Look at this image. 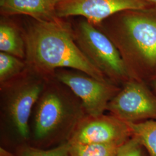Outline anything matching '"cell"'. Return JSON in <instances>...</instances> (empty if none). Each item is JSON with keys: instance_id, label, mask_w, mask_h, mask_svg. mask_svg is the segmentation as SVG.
Masks as SVG:
<instances>
[{"instance_id": "obj_8", "label": "cell", "mask_w": 156, "mask_h": 156, "mask_svg": "<svg viewBox=\"0 0 156 156\" xmlns=\"http://www.w3.org/2000/svg\"><path fill=\"white\" fill-rule=\"evenodd\" d=\"M146 0H63L57 6L56 16L62 19L81 16L95 26L122 12L145 10Z\"/></svg>"}, {"instance_id": "obj_17", "label": "cell", "mask_w": 156, "mask_h": 156, "mask_svg": "<svg viewBox=\"0 0 156 156\" xmlns=\"http://www.w3.org/2000/svg\"><path fill=\"white\" fill-rule=\"evenodd\" d=\"M146 1H147L148 2H153V3H154L156 4V0H146Z\"/></svg>"}, {"instance_id": "obj_9", "label": "cell", "mask_w": 156, "mask_h": 156, "mask_svg": "<svg viewBox=\"0 0 156 156\" xmlns=\"http://www.w3.org/2000/svg\"><path fill=\"white\" fill-rule=\"evenodd\" d=\"M132 135L127 123L113 116H86L68 142L71 144H114L122 145Z\"/></svg>"}, {"instance_id": "obj_12", "label": "cell", "mask_w": 156, "mask_h": 156, "mask_svg": "<svg viewBox=\"0 0 156 156\" xmlns=\"http://www.w3.org/2000/svg\"><path fill=\"white\" fill-rule=\"evenodd\" d=\"M133 136L149 151L150 156H156V121L127 123Z\"/></svg>"}, {"instance_id": "obj_7", "label": "cell", "mask_w": 156, "mask_h": 156, "mask_svg": "<svg viewBox=\"0 0 156 156\" xmlns=\"http://www.w3.org/2000/svg\"><path fill=\"white\" fill-rule=\"evenodd\" d=\"M107 110L126 123L156 119V97L142 84L129 80L109 102Z\"/></svg>"}, {"instance_id": "obj_13", "label": "cell", "mask_w": 156, "mask_h": 156, "mask_svg": "<svg viewBox=\"0 0 156 156\" xmlns=\"http://www.w3.org/2000/svg\"><path fill=\"white\" fill-rule=\"evenodd\" d=\"M27 69L26 62L4 52L0 53V83H6L21 75Z\"/></svg>"}, {"instance_id": "obj_16", "label": "cell", "mask_w": 156, "mask_h": 156, "mask_svg": "<svg viewBox=\"0 0 156 156\" xmlns=\"http://www.w3.org/2000/svg\"><path fill=\"white\" fill-rule=\"evenodd\" d=\"M141 145L140 141L133 136L119 146L115 156H142Z\"/></svg>"}, {"instance_id": "obj_19", "label": "cell", "mask_w": 156, "mask_h": 156, "mask_svg": "<svg viewBox=\"0 0 156 156\" xmlns=\"http://www.w3.org/2000/svg\"><path fill=\"white\" fill-rule=\"evenodd\" d=\"M60 1V2H61V1H63V0H59Z\"/></svg>"}, {"instance_id": "obj_4", "label": "cell", "mask_w": 156, "mask_h": 156, "mask_svg": "<svg viewBox=\"0 0 156 156\" xmlns=\"http://www.w3.org/2000/svg\"><path fill=\"white\" fill-rule=\"evenodd\" d=\"M75 42L94 66L111 82H126L131 77L116 46L106 34L86 19L73 30Z\"/></svg>"}, {"instance_id": "obj_15", "label": "cell", "mask_w": 156, "mask_h": 156, "mask_svg": "<svg viewBox=\"0 0 156 156\" xmlns=\"http://www.w3.org/2000/svg\"><path fill=\"white\" fill-rule=\"evenodd\" d=\"M70 144L67 141L56 147L48 150L27 147L22 150L20 156H70Z\"/></svg>"}, {"instance_id": "obj_5", "label": "cell", "mask_w": 156, "mask_h": 156, "mask_svg": "<svg viewBox=\"0 0 156 156\" xmlns=\"http://www.w3.org/2000/svg\"><path fill=\"white\" fill-rule=\"evenodd\" d=\"M46 81L27 67L21 75L1 85L4 111L12 128L23 139L30 136V116Z\"/></svg>"}, {"instance_id": "obj_11", "label": "cell", "mask_w": 156, "mask_h": 156, "mask_svg": "<svg viewBox=\"0 0 156 156\" xmlns=\"http://www.w3.org/2000/svg\"><path fill=\"white\" fill-rule=\"evenodd\" d=\"M0 50L20 59L26 58L24 37L18 28L11 23L1 22Z\"/></svg>"}, {"instance_id": "obj_6", "label": "cell", "mask_w": 156, "mask_h": 156, "mask_svg": "<svg viewBox=\"0 0 156 156\" xmlns=\"http://www.w3.org/2000/svg\"><path fill=\"white\" fill-rule=\"evenodd\" d=\"M54 78L66 85L81 101L87 116H99L120 90L111 82L99 80L84 73L60 69Z\"/></svg>"}, {"instance_id": "obj_10", "label": "cell", "mask_w": 156, "mask_h": 156, "mask_svg": "<svg viewBox=\"0 0 156 156\" xmlns=\"http://www.w3.org/2000/svg\"><path fill=\"white\" fill-rule=\"evenodd\" d=\"M59 0H0L1 13L5 15H24L38 21L58 19L56 8Z\"/></svg>"}, {"instance_id": "obj_2", "label": "cell", "mask_w": 156, "mask_h": 156, "mask_svg": "<svg viewBox=\"0 0 156 156\" xmlns=\"http://www.w3.org/2000/svg\"><path fill=\"white\" fill-rule=\"evenodd\" d=\"M33 111V133L38 141L62 136L68 140L87 116L81 101L55 78L47 80Z\"/></svg>"}, {"instance_id": "obj_18", "label": "cell", "mask_w": 156, "mask_h": 156, "mask_svg": "<svg viewBox=\"0 0 156 156\" xmlns=\"http://www.w3.org/2000/svg\"><path fill=\"white\" fill-rule=\"evenodd\" d=\"M154 87H155L156 90V80L154 81Z\"/></svg>"}, {"instance_id": "obj_3", "label": "cell", "mask_w": 156, "mask_h": 156, "mask_svg": "<svg viewBox=\"0 0 156 156\" xmlns=\"http://www.w3.org/2000/svg\"><path fill=\"white\" fill-rule=\"evenodd\" d=\"M145 10L116 14L106 35L116 46L127 68L135 58L142 59L149 67L156 66V15Z\"/></svg>"}, {"instance_id": "obj_14", "label": "cell", "mask_w": 156, "mask_h": 156, "mask_svg": "<svg viewBox=\"0 0 156 156\" xmlns=\"http://www.w3.org/2000/svg\"><path fill=\"white\" fill-rule=\"evenodd\" d=\"M70 145V156H115L121 145L114 144Z\"/></svg>"}, {"instance_id": "obj_1", "label": "cell", "mask_w": 156, "mask_h": 156, "mask_svg": "<svg viewBox=\"0 0 156 156\" xmlns=\"http://www.w3.org/2000/svg\"><path fill=\"white\" fill-rule=\"evenodd\" d=\"M23 37L27 68L45 79L54 78L58 69L68 68L112 83L84 55L75 42L73 30L61 19L34 20Z\"/></svg>"}]
</instances>
